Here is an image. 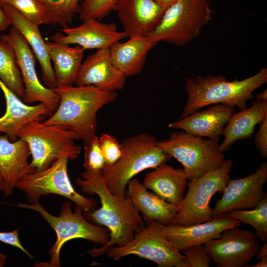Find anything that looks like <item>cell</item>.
<instances>
[{"mask_svg":"<svg viewBox=\"0 0 267 267\" xmlns=\"http://www.w3.org/2000/svg\"><path fill=\"white\" fill-rule=\"evenodd\" d=\"M31 155L27 143L18 138L11 141L8 136L0 134V176L5 196L11 195L18 181L35 170L29 162Z\"/></svg>","mask_w":267,"mask_h":267,"instance_id":"cell-19","label":"cell"},{"mask_svg":"<svg viewBox=\"0 0 267 267\" xmlns=\"http://www.w3.org/2000/svg\"><path fill=\"white\" fill-rule=\"evenodd\" d=\"M267 256V242L264 243V245L260 248L256 255L258 259Z\"/></svg>","mask_w":267,"mask_h":267,"instance_id":"cell-39","label":"cell"},{"mask_svg":"<svg viewBox=\"0 0 267 267\" xmlns=\"http://www.w3.org/2000/svg\"><path fill=\"white\" fill-rule=\"evenodd\" d=\"M18 138L27 143L32 157L30 165L35 171L47 168L63 156L75 159L82 150L75 143L80 139L76 134L40 121H31L24 125Z\"/></svg>","mask_w":267,"mask_h":267,"instance_id":"cell-5","label":"cell"},{"mask_svg":"<svg viewBox=\"0 0 267 267\" xmlns=\"http://www.w3.org/2000/svg\"><path fill=\"white\" fill-rule=\"evenodd\" d=\"M15 206L37 211L54 229L56 240L49 250L51 257L49 267H60V252L66 242L76 238H81L102 246L109 240V230L105 227L94 224L83 215L82 209L75 205L74 211L71 210L72 203L68 201L61 207L58 216L52 215L45 210L38 201L34 203H19Z\"/></svg>","mask_w":267,"mask_h":267,"instance_id":"cell-6","label":"cell"},{"mask_svg":"<svg viewBox=\"0 0 267 267\" xmlns=\"http://www.w3.org/2000/svg\"><path fill=\"white\" fill-rule=\"evenodd\" d=\"M46 48L53 63L57 87L75 83L82 63L84 50L79 45L70 47L68 44L45 41Z\"/></svg>","mask_w":267,"mask_h":267,"instance_id":"cell-27","label":"cell"},{"mask_svg":"<svg viewBox=\"0 0 267 267\" xmlns=\"http://www.w3.org/2000/svg\"><path fill=\"white\" fill-rule=\"evenodd\" d=\"M0 79L19 97L23 98L25 88L15 51L7 42L1 39Z\"/></svg>","mask_w":267,"mask_h":267,"instance_id":"cell-28","label":"cell"},{"mask_svg":"<svg viewBox=\"0 0 267 267\" xmlns=\"http://www.w3.org/2000/svg\"><path fill=\"white\" fill-rule=\"evenodd\" d=\"M0 39L7 42L15 51L25 88L23 102L43 103L53 112L59 104V96L40 82L35 69V56L24 37L12 27L9 33L1 35Z\"/></svg>","mask_w":267,"mask_h":267,"instance_id":"cell-13","label":"cell"},{"mask_svg":"<svg viewBox=\"0 0 267 267\" xmlns=\"http://www.w3.org/2000/svg\"><path fill=\"white\" fill-rule=\"evenodd\" d=\"M231 160H225L219 167L204 173L189 181L188 191L181 202L172 223L189 226L212 219L210 201L217 192L222 193L230 178L233 167Z\"/></svg>","mask_w":267,"mask_h":267,"instance_id":"cell-9","label":"cell"},{"mask_svg":"<svg viewBox=\"0 0 267 267\" xmlns=\"http://www.w3.org/2000/svg\"><path fill=\"white\" fill-rule=\"evenodd\" d=\"M79 26L62 28L51 36L52 42L69 45L77 44L84 50L92 49H109L125 37L123 32H119L115 23H104L95 18L83 20Z\"/></svg>","mask_w":267,"mask_h":267,"instance_id":"cell-15","label":"cell"},{"mask_svg":"<svg viewBox=\"0 0 267 267\" xmlns=\"http://www.w3.org/2000/svg\"><path fill=\"white\" fill-rule=\"evenodd\" d=\"M260 261L257 263L253 265H246V267H267V256L260 259Z\"/></svg>","mask_w":267,"mask_h":267,"instance_id":"cell-40","label":"cell"},{"mask_svg":"<svg viewBox=\"0 0 267 267\" xmlns=\"http://www.w3.org/2000/svg\"><path fill=\"white\" fill-rule=\"evenodd\" d=\"M267 117V100H256L248 108L233 113L224 128V140L219 145L222 152L227 151L238 140L250 138L256 125Z\"/></svg>","mask_w":267,"mask_h":267,"instance_id":"cell-26","label":"cell"},{"mask_svg":"<svg viewBox=\"0 0 267 267\" xmlns=\"http://www.w3.org/2000/svg\"><path fill=\"white\" fill-rule=\"evenodd\" d=\"M260 124L259 129L255 136L254 144L261 156L267 157V117Z\"/></svg>","mask_w":267,"mask_h":267,"instance_id":"cell-36","label":"cell"},{"mask_svg":"<svg viewBox=\"0 0 267 267\" xmlns=\"http://www.w3.org/2000/svg\"><path fill=\"white\" fill-rule=\"evenodd\" d=\"M164 225L157 221L146 222L130 242L122 246H111L104 254L115 261L134 255L154 262L159 267H175L185 256L165 236Z\"/></svg>","mask_w":267,"mask_h":267,"instance_id":"cell-11","label":"cell"},{"mask_svg":"<svg viewBox=\"0 0 267 267\" xmlns=\"http://www.w3.org/2000/svg\"><path fill=\"white\" fill-rule=\"evenodd\" d=\"M10 25L17 29L24 37L30 46L41 68L43 81L48 88L57 86L56 81L45 42L44 41L39 26L27 20L10 5H2Z\"/></svg>","mask_w":267,"mask_h":267,"instance_id":"cell-22","label":"cell"},{"mask_svg":"<svg viewBox=\"0 0 267 267\" xmlns=\"http://www.w3.org/2000/svg\"><path fill=\"white\" fill-rule=\"evenodd\" d=\"M6 3L35 25L39 26L44 23L45 9L40 0H7Z\"/></svg>","mask_w":267,"mask_h":267,"instance_id":"cell-31","label":"cell"},{"mask_svg":"<svg viewBox=\"0 0 267 267\" xmlns=\"http://www.w3.org/2000/svg\"><path fill=\"white\" fill-rule=\"evenodd\" d=\"M235 108L223 104L210 105L179 120L170 123V128L183 130L193 135L219 140Z\"/></svg>","mask_w":267,"mask_h":267,"instance_id":"cell-20","label":"cell"},{"mask_svg":"<svg viewBox=\"0 0 267 267\" xmlns=\"http://www.w3.org/2000/svg\"><path fill=\"white\" fill-rule=\"evenodd\" d=\"M120 145L122 154L119 160L105 165L101 171L106 186L114 194L125 196L127 184L135 175L171 158L160 147L156 138L145 133L128 137Z\"/></svg>","mask_w":267,"mask_h":267,"instance_id":"cell-4","label":"cell"},{"mask_svg":"<svg viewBox=\"0 0 267 267\" xmlns=\"http://www.w3.org/2000/svg\"><path fill=\"white\" fill-rule=\"evenodd\" d=\"M7 258V255L1 253L0 251V267H2L5 265Z\"/></svg>","mask_w":267,"mask_h":267,"instance_id":"cell-43","label":"cell"},{"mask_svg":"<svg viewBox=\"0 0 267 267\" xmlns=\"http://www.w3.org/2000/svg\"><path fill=\"white\" fill-rule=\"evenodd\" d=\"M241 222L226 214L213 218L203 223L189 226L171 223L164 225L165 236L179 252L196 245L205 244L218 239L226 229L240 226Z\"/></svg>","mask_w":267,"mask_h":267,"instance_id":"cell-16","label":"cell"},{"mask_svg":"<svg viewBox=\"0 0 267 267\" xmlns=\"http://www.w3.org/2000/svg\"><path fill=\"white\" fill-rule=\"evenodd\" d=\"M218 141L203 139L182 131L172 132L169 138L158 141L163 151L181 163L189 181L220 167L225 160Z\"/></svg>","mask_w":267,"mask_h":267,"instance_id":"cell-8","label":"cell"},{"mask_svg":"<svg viewBox=\"0 0 267 267\" xmlns=\"http://www.w3.org/2000/svg\"><path fill=\"white\" fill-rule=\"evenodd\" d=\"M204 245L217 267H241L256 256L260 249L256 234L239 226L224 231L220 238Z\"/></svg>","mask_w":267,"mask_h":267,"instance_id":"cell-12","label":"cell"},{"mask_svg":"<svg viewBox=\"0 0 267 267\" xmlns=\"http://www.w3.org/2000/svg\"><path fill=\"white\" fill-rule=\"evenodd\" d=\"M267 181V162L262 163L250 175L237 179H229L212 210V218L234 210L254 208L262 199L263 187Z\"/></svg>","mask_w":267,"mask_h":267,"instance_id":"cell-14","label":"cell"},{"mask_svg":"<svg viewBox=\"0 0 267 267\" xmlns=\"http://www.w3.org/2000/svg\"><path fill=\"white\" fill-rule=\"evenodd\" d=\"M156 44L148 36H131L127 41H119L109 48L111 61L126 77L138 74L145 65L148 51Z\"/></svg>","mask_w":267,"mask_h":267,"instance_id":"cell-25","label":"cell"},{"mask_svg":"<svg viewBox=\"0 0 267 267\" xmlns=\"http://www.w3.org/2000/svg\"><path fill=\"white\" fill-rule=\"evenodd\" d=\"M60 101L44 124L55 126L76 134L84 143L96 135L97 113L114 102L116 92H106L93 86L69 85L52 89Z\"/></svg>","mask_w":267,"mask_h":267,"instance_id":"cell-2","label":"cell"},{"mask_svg":"<svg viewBox=\"0 0 267 267\" xmlns=\"http://www.w3.org/2000/svg\"><path fill=\"white\" fill-rule=\"evenodd\" d=\"M267 81L266 68H261L257 73L242 80L228 81L221 75L186 78L188 99L180 119L205 106L217 104L237 107L242 110L246 108L247 101L253 98L254 91Z\"/></svg>","mask_w":267,"mask_h":267,"instance_id":"cell-3","label":"cell"},{"mask_svg":"<svg viewBox=\"0 0 267 267\" xmlns=\"http://www.w3.org/2000/svg\"><path fill=\"white\" fill-rule=\"evenodd\" d=\"M100 148L105 161V165L110 166L116 163L122 154L120 144L111 135L102 134L99 138Z\"/></svg>","mask_w":267,"mask_h":267,"instance_id":"cell-35","label":"cell"},{"mask_svg":"<svg viewBox=\"0 0 267 267\" xmlns=\"http://www.w3.org/2000/svg\"><path fill=\"white\" fill-rule=\"evenodd\" d=\"M0 88L6 105L5 113L0 117V132L5 134L11 141L18 139V132L26 124L34 120L44 121L53 113L43 103L30 106L22 101L0 79Z\"/></svg>","mask_w":267,"mask_h":267,"instance_id":"cell-21","label":"cell"},{"mask_svg":"<svg viewBox=\"0 0 267 267\" xmlns=\"http://www.w3.org/2000/svg\"><path fill=\"white\" fill-rule=\"evenodd\" d=\"M182 252L185 258L180 260L176 267H208L212 262L204 244L191 246Z\"/></svg>","mask_w":267,"mask_h":267,"instance_id":"cell-34","label":"cell"},{"mask_svg":"<svg viewBox=\"0 0 267 267\" xmlns=\"http://www.w3.org/2000/svg\"><path fill=\"white\" fill-rule=\"evenodd\" d=\"M153 0L156 1L157 2L159 3L161 5H162V3H163V2L164 0Z\"/></svg>","mask_w":267,"mask_h":267,"instance_id":"cell-46","label":"cell"},{"mask_svg":"<svg viewBox=\"0 0 267 267\" xmlns=\"http://www.w3.org/2000/svg\"><path fill=\"white\" fill-rule=\"evenodd\" d=\"M75 183L81 191L89 195H97L101 206L92 212H83L90 222L106 227L109 240L102 247L89 250L87 253L93 258L104 254L109 247L122 246L130 242L135 234L146 225L142 216L127 197L112 194L106 186L101 171L80 173Z\"/></svg>","mask_w":267,"mask_h":267,"instance_id":"cell-1","label":"cell"},{"mask_svg":"<svg viewBox=\"0 0 267 267\" xmlns=\"http://www.w3.org/2000/svg\"><path fill=\"white\" fill-rule=\"evenodd\" d=\"M3 190V182L1 177L0 176V193Z\"/></svg>","mask_w":267,"mask_h":267,"instance_id":"cell-44","label":"cell"},{"mask_svg":"<svg viewBox=\"0 0 267 267\" xmlns=\"http://www.w3.org/2000/svg\"><path fill=\"white\" fill-rule=\"evenodd\" d=\"M127 186L125 195L141 213L145 223L152 221L159 222L165 225L172 223L178 211L177 205L149 192L137 179H131Z\"/></svg>","mask_w":267,"mask_h":267,"instance_id":"cell-23","label":"cell"},{"mask_svg":"<svg viewBox=\"0 0 267 267\" xmlns=\"http://www.w3.org/2000/svg\"><path fill=\"white\" fill-rule=\"evenodd\" d=\"M229 217L252 226L258 239L267 242V193L252 210H239L229 212Z\"/></svg>","mask_w":267,"mask_h":267,"instance_id":"cell-30","label":"cell"},{"mask_svg":"<svg viewBox=\"0 0 267 267\" xmlns=\"http://www.w3.org/2000/svg\"><path fill=\"white\" fill-rule=\"evenodd\" d=\"M84 167L85 171L100 172L105 166L99 138L95 135L87 142L84 143Z\"/></svg>","mask_w":267,"mask_h":267,"instance_id":"cell-32","label":"cell"},{"mask_svg":"<svg viewBox=\"0 0 267 267\" xmlns=\"http://www.w3.org/2000/svg\"><path fill=\"white\" fill-rule=\"evenodd\" d=\"M154 169L145 175L144 186L164 201L178 205L188 183L183 168L175 169L164 163Z\"/></svg>","mask_w":267,"mask_h":267,"instance_id":"cell-24","label":"cell"},{"mask_svg":"<svg viewBox=\"0 0 267 267\" xmlns=\"http://www.w3.org/2000/svg\"></svg>","mask_w":267,"mask_h":267,"instance_id":"cell-47","label":"cell"},{"mask_svg":"<svg viewBox=\"0 0 267 267\" xmlns=\"http://www.w3.org/2000/svg\"><path fill=\"white\" fill-rule=\"evenodd\" d=\"M114 11L127 37L148 36L164 12L162 5L153 0H117Z\"/></svg>","mask_w":267,"mask_h":267,"instance_id":"cell-18","label":"cell"},{"mask_svg":"<svg viewBox=\"0 0 267 267\" xmlns=\"http://www.w3.org/2000/svg\"><path fill=\"white\" fill-rule=\"evenodd\" d=\"M209 0H177L164 11L148 36L157 43L183 46L196 38L212 18Z\"/></svg>","mask_w":267,"mask_h":267,"instance_id":"cell-7","label":"cell"},{"mask_svg":"<svg viewBox=\"0 0 267 267\" xmlns=\"http://www.w3.org/2000/svg\"><path fill=\"white\" fill-rule=\"evenodd\" d=\"M0 241L18 248L31 259L33 256L23 246L19 238V230L16 229L10 232H0Z\"/></svg>","mask_w":267,"mask_h":267,"instance_id":"cell-37","label":"cell"},{"mask_svg":"<svg viewBox=\"0 0 267 267\" xmlns=\"http://www.w3.org/2000/svg\"><path fill=\"white\" fill-rule=\"evenodd\" d=\"M69 160L66 156L61 157L44 170L24 175L16 188L24 193L30 203L38 201L42 196L53 194L69 199L83 212L94 211L97 201L78 193L70 182L67 172Z\"/></svg>","mask_w":267,"mask_h":267,"instance_id":"cell-10","label":"cell"},{"mask_svg":"<svg viewBox=\"0 0 267 267\" xmlns=\"http://www.w3.org/2000/svg\"><path fill=\"white\" fill-rule=\"evenodd\" d=\"M126 76L112 63L109 49H98L82 62L75 83L93 86L106 92L123 89Z\"/></svg>","mask_w":267,"mask_h":267,"instance_id":"cell-17","label":"cell"},{"mask_svg":"<svg viewBox=\"0 0 267 267\" xmlns=\"http://www.w3.org/2000/svg\"><path fill=\"white\" fill-rule=\"evenodd\" d=\"M253 97L255 98L256 100H267V89H266L262 93L256 94L253 96Z\"/></svg>","mask_w":267,"mask_h":267,"instance_id":"cell-41","label":"cell"},{"mask_svg":"<svg viewBox=\"0 0 267 267\" xmlns=\"http://www.w3.org/2000/svg\"><path fill=\"white\" fill-rule=\"evenodd\" d=\"M117 0H83L79 13V19H102L114 10Z\"/></svg>","mask_w":267,"mask_h":267,"instance_id":"cell-33","label":"cell"},{"mask_svg":"<svg viewBox=\"0 0 267 267\" xmlns=\"http://www.w3.org/2000/svg\"><path fill=\"white\" fill-rule=\"evenodd\" d=\"M10 25L9 21L0 3V32L5 31Z\"/></svg>","mask_w":267,"mask_h":267,"instance_id":"cell-38","label":"cell"},{"mask_svg":"<svg viewBox=\"0 0 267 267\" xmlns=\"http://www.w3.org/2000/svg\"><path fill=\"white\" fill-rule=\"evenodd\" d=\"M7 0H0V3L2 6V5L6 3Z\"/></svg>","mask_w":267,"mask_h":267,"instance_id":"cell-45","label":"cell"},{"mask_svg":"<svg viewBox=\"0 0 267 267\" xmlns=\"http://www.w3.org/2000/svg\"><path fill=\"white\" fill-rule=\"evenodd\" d=\"M176 0H164L162 5L164 12L169 6Z\"/></svg>","mask_w":267,"mask_h":267,"instance_id":"cell-42","label":"cell"},{"mask_svg":"<svg viewBox=\"0 0 267 267\" xmlns=\"http://www.w3.org/2000/svg\"><path fill=\"white\" fill-rule=\"evenodd\" d=\"M45 9L44 23L59 25L63 28L72 23L75 15L79 13L80 0H40Z\"/></svg>","mask_w":267,"mask_h":267,"instance_id":"cell-29","label":"cell"}]
</instances>
